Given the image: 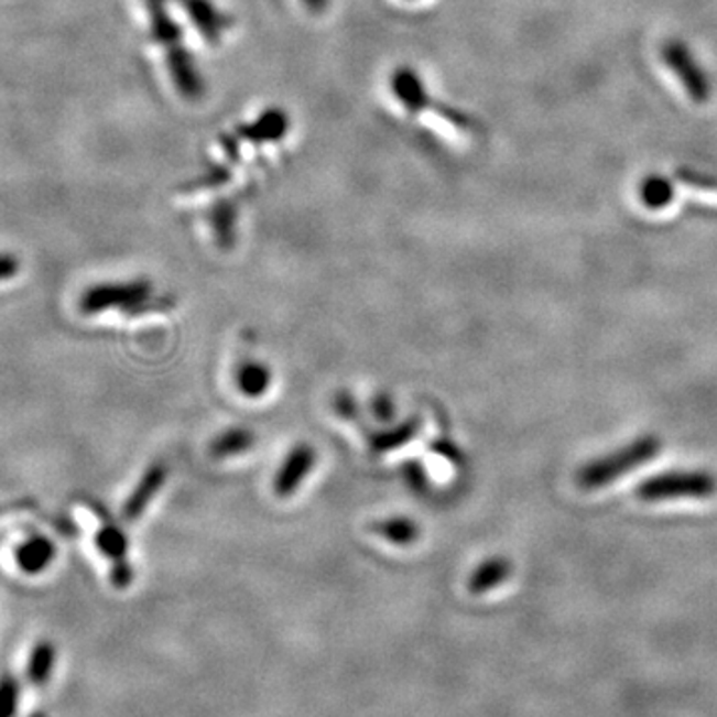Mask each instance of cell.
<instances>
[{
	"label": "cell",
	"mask_w": 717,
	"mask_h": 717,
	"mask_svg": "<svg viewBox=\"0 0 717 717\" xmlns=\"http://www.w3.org/2000/svg\"><path fill=\"white\" fill-rule=\"evenodd\" d=\"M717 490L716 477L699 470H676L650 478L640 485L638 497L645 502L664 500L709 499Z\"/></svg>",
	"instance_id": "4"
},
{
	"label": "cell",
	"mask_w": 717,
	"mask_h": 717,
	"mask_svg": "<svg viewBox=\"0 0 717 717\" xmlns=\"http://www.w3.org/2000/svg\"><path fill=\"white\" fill-rule=\"evenodd\" d=\"M373 413L379 421L389 423L395 416V403L389 395H377L373 401Z\"/></svg>",
	"instance_id": "18"
},
{
	"label": "cell",
	"mask_w": 717,
	"mask_h": 717,
	"mask_svg": "<svg viewBox=\"0 0 717 717\" xmlns=\"http://www.w3.org/2000/svg\"><path fill=\"white\" fill-rule=\"evenodd\" d=\"M105 509H98V514L102 517V529L96 534V546L105 554L108 561L115 564L112 571V578L118 586L130 583L132 578V571L128 564V541H126L124 532L118 529L115 520L108 519Z\"/></svg>",
	"instance_id": "7"
},
{
	"label": "cell",
	"mask_w": 717,
	"mask_h": 717,
	"mask_svg": "<svg viewBox=\"0 0 717 717\" xmlns=\"http://www.w3.org/2000/svg\"><path fill=\"white\" fill-rule=\"evenodd\" d=\"M56 556L53 542L44 536H32L17 551V562L26 574H39L51 566Z\"/></svg>",
	"instance_id": "11"
},
{
	"label": "cell",
	"mask_w": 717,
	"mask_h": 717,
	"mask_svg": "<svg viewBox=\"0 0 717 717\" xmlns=\"http://www.w3.org/2000/svg\"><path fill=\"white\" fill-rule=\"evenodd\" d=\"M236 385L246 396L258 399L271 387V369L260 361H243L236 371Z\"/></svg>",
	"instance_id": "12"
},
{
	"label": "cell",
	"mask_w": 717,
	"mask_h": 717,
	"mask_svg": "<svg viewBox=\"0 0 717 717\" xmlns=\"http://www.w3.org/2000/svg\"><path fill=\"white\" fill-rule=\"evenodd\" d=\"M152 297V283L148 280L115 281L93 285L80 297V312L86 315L122 309L130 315L146 309V303Z\"/></svg>",
	"instance_id": "3"
},
{
	"label": "cell",
	"mask_w": 717,
	"mask_h": 717,
	"mask_svg": "<svg viewBox=\"0 0 717 717\" xmlns=\"http://www.w3.org/2000/svg\"><path fill=\"white\" fill-rule=\"evenodd\" d=\"M21 261L12 253H0V281H9L19 275Z\"/></svg>",
	"instance_id": "19"
},
{
	"label": "cell",
	"mask_w": 717,
	"mask_h": 717,
	"mask_svg": "<svg viewBox=\"0 0 717 717\" xmlns=\"http://www.w3.org/2000/svg\"><path fill=\"white\" fill-rule=\"evenodd\" d=\"M371 529L395 546H411V544H415L419 534H421V529L415 520L406 519V517L381 520Z\"/></svg>",
	"instance_id": "14"
},
{
	"label": "cell",
	"mask_w": 717,
	"mask_h": 717,
	"mask_svg": "<svg viewBox=\"0 0 717 717\" xmlns=\"http://www.w3.org/2000/svg\"><path fill=\"white\" fill-rule=\"evenodd\" d=\"M665 70L674 76L677 86L684 90L692 105H706L711 98V84L706 70L699 66L696 56L684 42H665L660 53Z\"/></svg>",
	"instance_id": "5"
},
{
	"label": "cell",
	"mask_w": 717,
	"mask_h": 717,
	"mask_svg": "<svg viewBox=\"0 0 717 717\" xmlns=\"http://www.w3.org/2000/svg\"><path fill=\"white\" fill-rule=\"evenodd\" d=\"M510 572H512V566L509 561H504L500 556L490 558V561L482 562L477 571L472 572V576L468 580V588L472 594L490 593L492 588L509 580Z\"/></svg>",
	"instance_id": "13"
},
{
	"label": "cell",
	"mask_w": 717,
	"mask_h": 717,
	"mask_svg": "<svg viewBox=\"0 0 717 717\" xmlns=\"http://www.w3.org/2000/svg\"><path fill=\"white\" fill-rule=\"evenodd\" d=\"M660 453V441L655 437L638 438L632 445L616 450L608 457L598 458L583 468L578 482L586 490L602 489L616 482L618 478L642 467L650 458Z\"/></svg>",
	"instance_id": "2"
},
{
	"label": "cell",
	"mask_w": 717,
	"mask_h": 717,
	"mask_svg": "<svg viewBox=\"0 0 717 717\" xmlns=\"http://www.w3.org/2000/svg\"><path fill=\"white\" fill-rule=\"evenodd\" d=\"M180 9L187 21L196 29L199 36L209 44H219L224 36L233 29V17L221 11L214 0H177Z\"/></svg>",
	"instance_id": "6"
},
{
	"label": "cell",
	"mask_w": 717,
	"mask_h": 717,
	"mask_svg": "<svg viewBox=\"0 0 717 717\" xmlns=\"http://www.w3.org/2000/svg\"><path fill=\"white\" fill-rule=\"evenodd\" d=\"M302 4L307 11L313 12V14H323V12L329 9L332 0H302Z\"/></svg>",
	"instance_id": "20"
},
{
	"label": "cell",
	"mask_w": 717,
	"mask_h": 717,
	"mask_svg": "<svg viewBox=\"0 0 717 717\" xmlns=\"http://www.w3.org/2000/svg\"><path fill=\"white\" fill-rule=\"evenodd\" d=\"M239 132L250 135L256 142H278L290 132V116L278 108L265 110L260 118H256L251 124L243 126Z\"/></svg>",
	"instance_id": "10"
},
{
	"label": "cell",
	"mask_w": 717,
	"mask_h": 717,
	"mask_svg": "<svg viewBox=\"0 0 717 717\" xmlns=\"http://www.w3.org/2000/svg\"><path fill=\"white\" fill-rule=\"evenodd\" d=\"M416 425L411 421V423H405V425L399 426V428H393V433H383L381 437L374 438V447L379 450H389V448L399 447L403 445L405 441L415 435Z\"/></svg>",
	"instance_id": "17"
},
{
	"label": "cell",
	"mask_w": 717,
	"mask_h": 717,
	"mask_svg": "<svg viewBox=\"0 0 717 717\" xmlns=\"http://www.w3.org/2000/svg\"><path fill=\"white\" fill-rule=\"evenodd\" d=\"M315 460H317V453L309 443H300L297 447L293 448L287 458L283 460L280 472L275 477V485H273L275 495L280 499L292 497L307 475L312 472Z\"/></svg>",
	"instance_id": "8"
},
{
	"label": "cell",
	"mask_w": 717,
	"mask_h": 717,
	"mask_svg": "<svg viewBox=\"0 0 717 717\" xmlns=\"http://www.w3.org/2000/svg\"><path fill=\"white\" fill-rule=\"evenodd\" d=\"M150 34L164 51L167 74L177 94L187 102H199L206 94V80L194 54L187 51L182 26L170 17L167 0H146Z\"/></svg>",
	"instance_id": "1"
},
{
	"label": "cell",
	"mask_w": 717,
	"mask_h": 717,
	"mask_svg": "<svg viewBox=\"0 0 717 717\" xmlns=\"http://www.w3.org/2000/svg\"><path fill=\"white\" fill-rule=\"evenodd\" d=\"M640 199H642L645 208L660 211V209H665L672 204V199H674V186L665 177H648V180L642 182V186H640Z\"/></svg>",
	"instance_id": "16"
},
{
	"label": "cell",
	"mask_w": 717,
	"mask_h": 717,
	"mask_svg": "<svg viewBox=\"0 0 717 717\" xmlns=\"http://www.w3.org/2000/svg\"><path fill=\"white\" fill-rule=\"evenodd\" d=\"M256 443V435L246 426H236L221 433L214 443H211V455L216 458L236 457L250 450Z\"/></svg>",
	"instance_id": "15"
},
{
	"label": "cell",
	"mask_w": 717,
	"mask_h": 717,
	"mask_svg": "<svg viewBox=\"0 0 717 717\" xmlns=\"http://www.w3.org/2000/svg\"><path fill=\"white\" fill-rule=\"evenodd\" d=\"M166 478V463L156 460L152 467L148 468L144 477L140 478V482L132 490V495L126 500L124 507H122V519L128 520V522L140 519L144 514V510L148 509V504L156 497L157 490L164 487Z\"/></svg>",
	"instance_id": "9"
}]
</instances>
